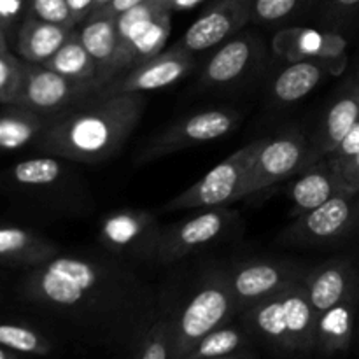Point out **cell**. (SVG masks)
I'll return each instance as SVG.
<instances>
[{"label": "cell", "instance_id": "obj_38", "mask_svg": "<svg viewBox=\"0 0 359 359\" xmlns=\"http://www.w3.org/2000/svg\"><path fill=\"white\" fill-rule=\"evenodd\" d=\"M140 2H144V0H111L107 6L102 7V9L97 11V13L107 14V16H112V18H118L119 14L126 13V11L132 9V7L139 6Z\"/></svg>", "mask_w": 359, "mask_h": 359}, {"label": "cell", "instance_id": "obj_39", "mask_svg": "<svg viewBox=\"0 0 359 359\" xmlns=\"http://www.w3.org/2000/svg\"><path fill=\"white\" fill-rule=\"evenodd\" d=\"M333 2H335V6L342 11H351L359 6V0H333Z\"/></svg>", "mask_w": 359, "mask_h": 359}, {"label": "cell", "instance_id": "obj_42", "mask_svg": "<svg viewBox=\"0 0 359 359\" xmlns=\"http://www.w3.org/2000/svg\"><path fill=\"white\" fill-rule=\"evenodd\" d=\"M109 2H111V0H95V11H93V13H97V11H100L102 7L107 6ZM93 13H91V14H93Z\"/></svg>", "mask_w": 359, "mask_h": 359}, {"label": "cell", "instance_id": "obj_28", "mask_svg": "<svg viewBox=\"0 0 359 359\" xmlns=\"http://www.w3.org/2000/svg\"><path fill=\"white\" fill-rule=\"evenodd\" d=\"M62 175V163L56 158H32L16 163L13 179L23 186H48L58 181Z\"/></svg>", "mask_w": 359, "mask_h": 359}, {"label": "cell", "instance_id": "obj_32", "mask_svg": "<svg viewBox=\"0 0 359 359\" xmlns=\"http://www.w3.org/2000/svg\"><path fill=\"white\" fill-rule=\"evenodd\" d=\"M172 325L158 323L149 330L142 342L139 359H170Z\"/></svg>", "mask_w": 359, "mask_h": 359}, {"label": "cell", "instance_id": "obj_31", "mask_svg": "<svg viewBox=\"0 0 359 359\" xmlns=\"http://www.w3.org/2000/svg\"><path fill=\"white\" fill-rule=\"evenodd\" d=\"M30 16L69 28L76 25L67 0H30Z\"/></svg>", "mask_w": 359, "mask_h": 359}, {"label": "cell", "instance_id": "obj_4", "mask_svg": "<svg viewBox=\"0 0 359 359\" xmlns=\"http://www.w3.org/2000/svg\"><path fill=\"white\" fill-rule=\"evenodd\" d=\"M266 139H258L241 147L233 154L217 163L200 181L172 198L163 210H205L226 207L245 196L249 175L256 156Z\"/></svg>", "mask_w": 359, "mask_h": 359}, {"label": "cell", "instance_id": "obj_9", "mask_svg": "<svg viewBox=\"0 0 359 359\" xmlns=\"http://www.w3.org/2000/svg\"><path fill=\"white\" fill-rule=\"evenodd\" d=\"M191 53L181 46L161 51L154 58L133 67L130 72L114 77L111 83L97 91V98H111L118 95L146 93V91L160 90L181 81L193 69Z\"/></svg>", "mask_w": 359, "mask_h": 359}, {"label": "cell", "instance_id": "obj_14", "mask_svg": "<svg viewBox=\"0 0 359 359\" xmlns=\"http://www.w3.org/2000/svg\"><path fill=\"white\" fill-rule=\"evenodd\" d=\"M228 280L237 305L248 309L283 287L304 280V277L290 263L251 262L238 266Z\"/></svg>", "mask_w": 359, "mask_h": 359}, {"label": "cell", "instance_id": "obj_18", "mask_svg": "<svg viewBox=\"0 0 359 359\" xmlns=\"http://www.w3.org/2000/svg\"><path fill=\"white\" fill-rule=\"evenodd\" d=\"M339 193H346L326 158L305 168L304 174L293 182L290 198L294 205V216L309 212L323 205Z\"/></svg>", "mask_w": 359, "mask_h": 359}, {"label": "cell", "instance_id": "obj_3", "mask_svg": "<svg viewBox=\"0 0 359 359\" xmlns=\"http://www.w3.org/2000/svg\"><path fill=\"white\" fill-rule=\"evenodd\" d=\"M112 276L100 263L76 256H53L28 276L27 293L53 309H77L107 291Z\"/></svg>", "mask_w": 359, "mask_h": 359}, {"label": "cell", "instance_id": "obj_16", "mask_svg": "<svg viewBox=\"0 0 359 359\" xmlns=\"http://www.w3.org/2000/svg\"><path fill=\"white\" fill-rule=\"evenodd\" d=\"M359 293L351 294L335 307L318 316L316 326V351L323 356L349 351L356 330Z\"/></svg>", "mask_w": 359, "mask_h": 359}, {"label": "cell", "instance_id": "obj_36", "mask_svg": "<svg viewBox=\"0 0 359 359\" xmlns=\"http://www.w3.org/2000/svg\"><path fill=\"white\" fill-rule=\"evenodd\" d=\"M27 0H0V25L11 27L25 13Z\"/></svg>", "mask_w": 359, "mask_h": 359}, {"label": "cell", "instance_id": "obj_19", "mask_svg": "<svg viewBox=\"0 0 359 359\" xmlns=\"http://www.w3.org/2000/svg\"><path fill=\"white\" fill-rule=\"evenodd\" d=\"M56 245L41 235L18 226L0 228V263L39 266L56 256Z\"/></svg>", "mask_w": 359, "mask_h": 359}, {"label": "cell", "instance_id": "obj_29", "mask_svg": "<svg viewBox=\"0 0 359 359\" xmlns=\"http://www.w3.org/2000/svg\"><path fill=\"white\" fill-rule=\"evenodd\" d=\"M25 63L9 51H0V104L13 105L23 83Z\"/></svg>", "mask_w": 359, "mask_h": 359}, {"label": "cell", "instance_id": "obj_21", "mask_svg": "<svg viewBox=\"0 0 359 359\" xmlns=\"http://www.w3.org/2000/svg\"><path fill=\"white\" fill-rule=\"evenodd\" d=\"M330 67L319 60H297L277 76L273 95L283 104H293L307 97L326 76Z\"/></svg>", "mask_w": 359, "mask_h": 359}, {"label": "cell", "instance_id": "obj_17", "mask_svg": "<svg viewBox=\"0 0 359 359\" xmlns=\"http://www.w3.org/2000/svg\"><path fill=\"white\" fill-rule=\"evenodd\" d=\"M359 121V81L351 86L340 98H337L326 114L323 133L318 139L314 151L309 153L307 167L318 163L337 149L344 137L354 128ZM305 167V168H307Z\"/></svg>", "mask_w": 359, "mask_h": 359}, {"label": "cell", "instance_id": "obj_6", "mask_svg": "<svg viewBox=\"0 0 359 359\" xmlns=\"http://www.w3.org/2000/svg\"><path fill=\"white\" fill-rule=\"evenodd\" d=\"M100 90L97 81H76L37 63H25L23 83L13 105L37 114L58 112Z\"/></svg>", "mask_w": 359, "mask_h": 359}, {"label": "cell", "instance_id": "obj_11", "mask_svg": "<svg viewBox=\"0 0 359 359\" xmlns=\"http://www.w3.org/2000/svg\"><path fill=\"white\" fill-rule=\"evenodd\" d=\"M160 235L156 217L146 210H118L100 226V242L109 251L135 258H154Z\"/></svg>", "mask_w": 359, "mask_h": 359}, {"label": "cell", "instance_id": "obj_20", "mask_svg": "<svg viewBox=\"0 0 359 359\" xmlns=\"http://www.w3.org/2000/svg\"><path fill=\"white\" fill-rule=\"evenodd\" d=\"M70 34L72 28L28 16L18 34V53L27 63L42 65L62 48Z\"/></svg>", "mask_w": 359, "mask_h": 359}, {"label": "cell", "instance_id": "obj_22", "mask_svg": "<svg viewBox=\"0 0 359 359\" xmlns=\"http://www.w3.org/2000/svg\"><path fill=\"white\" fill-rule=\"evenodd\" d=\"M252 56V44L248 37H235L224 42L212 55L203 70L205 84H224L244 74Z\"/></svg>", "mask_w": 359, "mask_h": 359}, {"label": "cell", "instance_id": "obj_8", "mask_svg": "<svg viewBox=\"0 0 359 359\" xmlns=\"http://www.w3.org/2000/svg\"><path fill=\"white\" fill-rule=\"evenodd\" d=\"M238 125L237 112L226 109H210V111L196 112L179 123L172 125L163 133L151 140L144 149L140 161H151L167 154L177 153L186 147L217 140L228 135Z\"/></svg>", "mask_w": 359, "mask_h": 359}, {"label": "cell", "instance_id": "obj_7", "mask_svg": "<svg viewBox=\"0 0 359 359\" xmlns=\"http://www.w3.org/2000/svg\"><path fill=\"white\" fill-rule=\"evenodd\" d=\"M359 228V193H339L323 205L298 216L286 238L298 244H335Z\"/></svg>", "mask_w": 359, "mask_h": 359}, {"label": "cell", "instance_id": "obj_43", "mask_svg": "<svg viewBox=\"0 0 359 359\" xmlns=\"http://www.w3.org/2000/svg\"><path fill=\"white\" fill-rule=\"evenodd\" d=\"M210 359H249L248 356H235V354H230V356H221V358H210Z\"/></svg>", "mask_w": 359, "mask_h": 359}, {"label": "cell", "instance_id": "obj_2", "mask_svg": "<svg viewBox=\"0 0 359 359\" xmlns=\"http://www.w3.org/2000/svg\"><path fill=\"white\" fill-rule=\"evenodd\" d=\"M244 319L252 332L279 349L290 353L316 351L318 314L309 302L304 280L249 305Z\"/></svg>", "mask_w": 359, "mask_h": 359}, {"label": "cell", "instance_id": "obj_33", "mask_svg": "<svg viewBox=\"0 0 359 359\" xmlns=\"http://www.w3.org/2000/svg\"><path fill=\"white\" fill-rule=\"evenodd\" d=\"M340 186L346 193H359V153L351 158H340V160H330Z\"/></svg>", "mask_w": 359, "mask_h": 359}, {"label": "cell", "instance_id": "obj_27", "mask_svg": "<svg viewBox=\"0 0 359 359\" xmlns=\"http://www.w3.org/2000/svg\"><path fill=\"white\" fill-rule=\"evenodd\" d=\"M0 346L16 354H32V356H46L51 353V344L46 337L28 326L0 325Z\"/></svg>", "mask_w": 359, "mask_h": 359}, {"label": "cell", "instance_id": "obj_40", "mask_svg": "<svg viewBox=\"0 0 359 359\" xmlns=\"http://www.w3.org/2000/svg\"><path fill=\"white\" fill-rule=\"evenodd\" d=\"M0 359H18V358H16V353H13V351L0 346Z\"/></svg>", "mask_w": 359, "mask_h": 359}, {"label": "cell", "instance_id": "obj_34", "mask_svg": "<svg viewBox=\"0 0 359 359\" xmlns=\"http://www.w3.org/2000/svg\"><path fill=\"white\" fill-rule=\"evenodd\" d=\"M300 0H255L256 18L262 21H277L283 18L290 16L297 9Z\"/></svg>", "mask_w": 359, "mask_h": 359}, {"label": "cell", "instance_id": "obj_30", "mask_svg": "<svg viewBox=\"0 0 359 359\" xmlns=\"http://www.w3.org/2000/svg\"><path fill=\"white\" fill-rule=\"evenodd\" d=\"M298 39V53L300 55L309 56H339L344 51V41L342 37L337 35H323L318 32L304 30V32H293Z\"/></svg>", "mask_w": 359, "mask_h": 359}, {"label": "cell", "instance_id": "obj_25", "mask_svg": "<svg viewBox=\"0 0 359 359\" xmlns=\"http://www.w3.org/2000/svg\"><path fill=\"white\" fill-rule=\"evenodd\" d=\"M9 111L0 114V149L16 151L27 146L44 128V119L34 111L9 105Z\"/></svg>", "mask_w": 359, "mask_h": 359}, {"label": "cell", "instance_id": "obj_37", "mask_svg": "<svg viewBox=\"0 0 359 359\" xmlns=\"http://www.w3.org/2000/svg\"><path fill=\"white\" fill-rule=\"evenodd\" d=\"M67 4H69V9L76 25L81 21H86L95 11V0H67Z\"/></svg>", "mask_w": 359, "mask_h": 359}, {"label": "cell", "instance_id": "obj_15", "mask_svg": "<svg viewBox=\"0 0 359 359\" xmlns=\"http://www.w3.org/2000/svg\"><path fill=\"white\" fill-rule=\"evenodd\" d=\"M309 302L318 316L359 293V272L351 259H333L304 276Z\"/></svg>", "mask_w": 359, "mask_h": 359}, {"label": "cell", "instance_id": "obj_24", "mask_svg": "<svg viewBox=\"0 0 359 359\" xmlns=\"http://www.w3.org/2000/svg\"><path fill=\"white\" fill-rule=\"evenodd\" d=\"M42 65L76 81H97L98 77L97 63L86 51L76 32H72L62 48Z\"/></svg>", "mask_w": 359, "mask_h": 359}, {"label": "cell", "instance_id": "obj_1", "mask_svg": "<svg viewBox=\"0 0 359 359\" xmlns=\"http://www.w3.org/2000/svg\"><path fill=\"white\" fill-rule=\"evenodd\" d=\"M144 111L140 93L97 98L65 112L42 132L41 146L55 156L84 163H100L128 140Z\"/></svg>", "mask_w": 359, "mask_h": 359}, {"label": "cell", "instance_id": "obj_5", "mask_svg": "<svg viewBox=\"0 0 359 359\" xmlns=\"http://www.w3.org/2000/svg\"><path fill=\"white\" fill-rule=\"evenodd\" d=\"M237 307L230 280L212 279L189 300L177 323L172 325L170 359H182L207 333L219 328Z\"/></svg>", "mask_w": 359, "mask_h": 359}, {"label": "cell", "instance_id": "obj_12", "mask_svg": "<svg viewBox=\"0 0 359 359\" xmlns=\"http://www.w3.org/2000/svg\"><path fill=\"white\" fill-rule=\"evenodd\" d=\"M233 217L235 214L231 210L217 207V209L202 210L182 223L161 230L154 258L160 259L161 263H174L184 258L189 252L221 237Z\"/></svg>", "mask_w": 359, "mask_h": 359}, {"label": "cell", "instance_id": "obj_23", "mask_svg": "<svg viewBox=\"0 0 359 359\" xmlns=\"http://www.w3.org/2000/svg\"><path fill=\"white\" fill-rule=\"evenodd\" d=\"M79 39L84 44L86 51L95 60L98 67V77L102 76L109 63L114 58L118 51V28H116V18L107 14L95 13L84 23L83 30L79 32ZM97 77V81H98Z\"/></svg>", "mask_w": 359, "mask_h": 359}, {"label": "cell", "instance_id": "obj_26", "mask_svg": "<svg viewBox=\"0 0 359 359\" xmlns=\"http://www.w3.org/2000/svg\"><path fill=\"white\" fill-rule=\"evenodd\" d=\"M245 344V335L242 330L231 326H219L207 333L202 340L193 346L182 359H210L235 354Z\"/></svg>", "mask_w": 359, "mask_h": 359}, {"label": "cell", "instance_id": "obj_41", "mask_svg": "<svg viewBox=\"0 0 359 359\" xmlns=\"http://www.w3.org/2000/svg\"><path fill=\"white\" fill-rule=\"evenodd\" d=\"M0 51H7V41H6V34H4L2 25H0Z\"/></svg>", "mask_w": 359, "mask_h": 359}, {"label": "cell", "instance_id": "obj_35", "mask_svg": "<svg viewBox=\"0 0 359 359\" xmlns=\"http://www.w3.org/2000/svg\"><path fill=\"white\" fill-rule=\"evenodd\" d=\"M359 153V121L354 125V128L344 137L342 142L337 146V149L326 158L330 160H340V158H351Z\"/></svg>", "mask_w": 359, "mask_h": 359}, {"label": "cell", "instance_id": "obj_10", "mask_svg": "<svg viewBox=\"0 0 359 359\" xmlns=\"http://www.w3.org/2000/svg\"><path fill=\"white\" fill-rule=\"evenodd\" d=\"M309 147L304 137L298 132L284 133L276 139H266L256 156L245 186V196L263 191L284 179L291 177L294 172L307 167Z\"/></svg>", "mask_w": 359, "mask_h": 359}, {"label": "cell", "instance_id": "obj_13", "mask_svg": "<svg viewBox=\"0 0 359 359\" xmlns=\"http://www.w3.org/2000/svg\"><path fill=\"white\" fill-rule=\"evenodd\" d=\"M251 18L249 0H219L186 30L179 46L189 53H198L219 44L244 27Z\"/></svg>", "mask_w": 359, "mask_h": 359}]
</instances>
